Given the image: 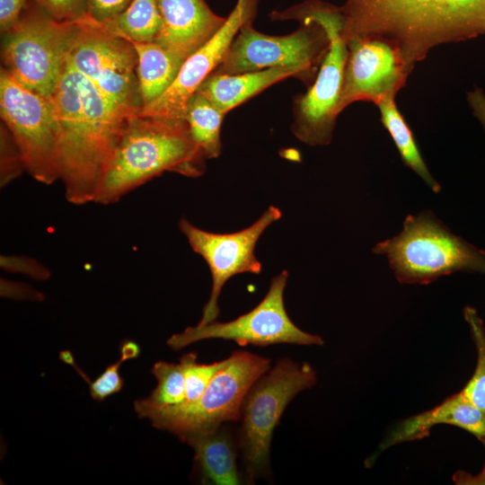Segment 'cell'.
<instances>
[{
	"mask_svg": "<svg viewBox=\"0 0 485 485\" xmlns=\"http://www.w3.org/2000/svg\"><path fill=\"white\" fill-rule=\"evenodd\" d=\"M57 133L59 180L66 199L75 205L95 195L129 116L106 100L66 62L49 99Z\"/></svg>",
	"mask_w": 485,
	"mask_h": 485,
	"instance_id": "1",
	"label": "cell"
},
{
	"mask_svg": "<svg viewBox=\"0 0 485 485\" xmlns=\"http://www.w3.org/2000/svg\"><path fill=\"white\" fill-rule=\"evenodd\" d=\"M338 10L346 41L386 39L410 73L434 47L485 34V0H347Z\"/></svg>",
	"mask_w": 485,
	"mask_h": 485,
	"instance_id": "2",
	"label": "cell"
},
{
	"mask_svg": "<svg viewBox=\"0 0 485 485\" xmlns=\"http://www.w3.org/2000/svg\"><path fill=\"white\" fill-rule=\"evenodd\" d=\"M206 160L184 119L135 113L126 122L94 202L114 203L165 172L198 177Z\"/></svg>",
	"mask_w": 485,
	"mask_h": 485,
	"instance_id": "3",
	"label": "cell"
},
{
	"mask_svg": "<svg viewBox=\"0 0 485 485\" xmlns=\"http://www.w3.org/2000/svg\"><path fill=\"white\" fill-rule=\"evenodd\" d=\"M402 284L428 285L456 272L485 275V251L454 234L432 211L408 215L401 231L376 243Z\"/></svg>",
	"mask_w": 485,
	"mask_h": 485,
	"instance_id": "4",
	"label": "cell"
},
{
	"mask_svg": "<svg viewBox=\"0 0 485 485\" xmlns=\"http://www.w3.org/2000/svg\"><path fill=\"white\" fill-rule=\"evenodd\" d=\"M271 360L248 352L234 351L214 375L202 395L193 402L155 408L141 400L135 402L139 418L183 442L228 421H238L243 399L251 386L270 368Z\"/></svg>",
	"mask_w": 485,
	"mask_h": 485,
	"instance_id": "5",
	"label": "cell"
},
{
	"mask_svg": "<svg viewBox=\"0 0 485 485\" xmlns=\"http://www.w3.org/2000/svg\"><path fill=\"white\" fill-rule=\"evenodd\" d=\"M316 373L306 362L278 360L251 386L240 412L236 433L245 482L270 473L272 435L287 404L316 383Z\"/></svg>",
	"mask_w": 485,
	"mask_h": 485,
	"instance_id": "6",
	"label": "cell"
},
{
	"mask_svg": "<svg viewBox=\"0 0 485 485\" xmlns=\"http://www.w3.org/2000/svg\"><path fill=\"white\" fill-rule=\"evenodd\" d=\"M275 18L313 20L327 31L329 48L312 85L295 101L291 128L294 135L304 144L329 145L340 114L339 101L348 57V45L340 32L341 20L338 7L312 1L278 13Z\"/></svg>",
	"mask_w": 485,
	"mask_h": 485,
	"instance_id": "7",
	"label": "cell"
},
{
	"mask_svg": "<svg viewBox=\"0 0 485 485\" xmlns=\"http://www.w3.org/2000/svg\"><path fill=\"white\" fill-rule=\"evenodd\" d=\"M76 22H58L30 0L19 21L3 33L4 68L27 89L50 99L66 64Z\"/></svg>",
	"mask_w": 485,
	"mask_h": 485,
	"instance_id": "8",
	"label": "cell"
},
{
	"mask_svg": "<svg viewBox=\"0 0 485 485\" xmlns=\"http://www.w3.org/2000/svg\"><path fill=\"white\" fill-rule=\"evenodd\" d=\"M66 62L113 105L129 112L142 108L137 55L128 40L87 17L76 22Z\"/></svg>",
	"mask_w": 485,
	"mask_h": 485,
	"instance_id": "9",
	"label": "cell"
},
{
	"mask_svg": "<svg viewBox=\"0 0 485 485\" xmlns=\"http://www.w3.org/2000/svg\"><path fill=\"white\" fill-rule=\"evenodd\" d=\"M0 109L29 174L44 184L59 180L57 123L50 100L22 86L1 68Z\"/></svg>",
	"mask_w": 485,
	"mask_h": 485,
	"instance_id": "10",
	"label": "cell"
},
{
	"mask_svg": "<svg viewBox=\"0 0 485 485\" xmlns=\"http://www.w3.org/2000/svg\"><path fill=\"white\" fill-rule=\"evenodd\" d=\"M300 22V28L284 36L261 33L252 27V22L243 24L214 73L233 75L298 66L314 80L330 39L317 22L310 19Z\"/></svg>",
	"mask_w": 485,
	"mask_h": 485,
	"instance_id": "11",
	"label": "cell"
},
{
	"mask_svg": "<svg viewBox=\"0 0 485 485\" xmlns=\"http://www.w3.org/2000/svg\"><path fill=\"white\" fill-rule=\"evenodd\" d=\"M287 278V270L274 277L264 298L250 312L227 322L213 321L201 327H188L169 338L168 346L181 349L196 341L208 339L233 340L240 346H322V337L304 331L289 318L284 304Z\"/></svg>",
	"mask_w": 485,
	"mask_h": 485,
	"instance_id": "12",
	"label": "cell"
},
{
	"mask_svg": "<svg viewBox=\"0 0 485 485\" xmlns=\"http://www.w3.org/2000/svg\"><path fill=\"white\" fill-rule=\"evenodd\" d=\"M281 216L278 207L270 206L252 225L229 234H216L200 229L185 218L180 221V230L186 236L193 251L205 260L212 276L210 297L203 308L198 327L217 318L220 313L218 297L226 281L237 274L260 273L261 263L254 253L255 246L263 232L279 220Z\"/></svg>",
	"mask_w": 485,
	"mask_h": 485,
	"instance_id": "13",
	"label": "cell"
},
{
	"mask_svg": "<svg viewBox=\"0 0 485 485\" xmlns=\"http://www.w3.org/2000/svg\"><path fill=\"white\" fill-rule=\"evenodd\" d=\"M347 45L340 113L356 101L377 105L384 99L395 98L410 74L399 48L388 40L375 36L354 37Z\"/></svg>",
	"mask_w": 485,
	"mask_h": 485,
	"instance_id": "14",
	"label": "cell"
},
{
	"mask_svg": "<svg viewBox=\"0 0 485 485\" xmlns=\"http://www.w3.org/2000/svg\"><path fill=\"white\" fill-rule=\"evenodd\" d=\"M256 5L257 0H237L222 28L183 61L171 86L137 114L184 119L190 99L217 68L242 26L252 22Z\"/></svg>",
	"mask_w": 485,
	"mask_h": 485,
	"instance_id": "15",
	"label": "cell"
},
{
	"mask_svg": "<svg viewBox=\"0 0 485 485\" xmlns=\"http://www.w3.org/2000/svg\"><path fill=\"white\" fill-rule=\"evenodd\" d=\"M162 30L154 40L183 61L225 24L205 0H157Z\"/></svg>",
	"mask_w": 485,
	"mask_h": 485,
	"instance_id": "16",
	"label": "cell"
},
{
	"mask_svg": "<svg viewBox=\"0 0 485 485\" xmlns=\"http://www.w3.org/2000/svg\"><path fill=\"white\" fill-rule=\"evenodd\" d=\"M439 424L465 429L485 445V411L461 391L436 407L403 419L380 444L377 454L401 443L422 439Z\"/></svg>",
	"mask_w": 485,
	"mask_h": 485,
	"instance_id": "17",
	"label": "cell"
},
{
	"mask_svg": "<svg viewBox=\"0 0 485 485\" xmlns=\"http://www.w3.org/2000/svg\"><path fill=\"white\" fill-rule=\"evenodd\" d=\"M194 449L193 474L201 484L239 485L245 481L239 470L236 436L224 424L187 438Z\"/></svg>",
	"mask_w": 485,
	"mask_h": 485,
	"instance_id": "18",
	"label": "cell"
},
{
	"mask_svg": "<svg viewBox=\"0 0 485 485\" xmlns=\"http://www.w3.org/2000/svg\"><path fill=\"white\" fill-rule=\"evenodd\" d=\"M290 76L313 81L309 75L298 66L273 67L233 75L213 72L198 91L221 112L226 114L269 86Z\"/></svg>",
	"mask_w": 485,
	"mask_h": 485,
	"instance_id": "19",
	"label": "cell"
},
{
	"mask_svg": "<svg viewBox=\"0 0 485 485\" xmlns=\"http://www.w3.org/2000/svg\"><path fill=\"white\" fill-rule=\"evenodd\" d=\"M128 41L137 55L139 93L143 106H146L171 86L183 60L155 42Z\"/></svg>",
	"mask_w": 485,
	"mask_h": 485,
	"instance_id": "20",
	"label": "cell"
},
{
	"mask_svg": "<svg viewBox=\"0 0 485 485\" xmlns=\"http://www.w3.org/2000/svg\"><path fill=\"white\" fill-rule=\"evenodd\" d=\"M376 106L380 111V120L390 134L402 163L419 175L433 192H440L441 185L428 168L410 126L398 110L395 98L384 99Z\"/></svg>",
	"mask_w": 485,
	"mask_h": 485,
	"instance_id": "21",
	"label": "cell"
},
{
	"mask_svg": "<svg viewBox=\"0 0 485 485\" xmlns=\"http://www.w3.org/2000/svg\"><path fill=\"white\" fill-rule=\"evenodd\" d=\"M225 114L197 91L190 99L184 119L193 142L207 159L219 156L222 150L221 126Z\"/></svg>",
	"mask_w": 485,
	"mask_h": 485,
	"instance_id": "22",
	"label": "cell"
},
{
	"mask_svg": "<svg viewBox=\"0 0 485 485\" xmlns=\"http://www.w3.org/2000/svg\"><path fill=\"white\" fill-rule=\"evenodd\" d=\"M101 25L128 40L154 42L163 21L157 0H132L124 11Z\"/></svg>",
	"mask_w": 485,
	"mask_h": 485,
	"instance_id": "23",
	"label": "cell"
},
{
	"mask_svg": "<svg viewBox=\"0 0 485 485\" xmlns=\"http://www.w3.org/2000/svg\"><path fill=\"white\" fill-rule=\"evenodd\" d=\"M152 373L157 379V385L148 398L141 400L145 404L163 408L184 401L185 376L181 364L158 361Z\"/></svg>",
	"mask_w": 485,
	"mask_h": 485,
	"instance_id": "24",
	"label": "cell"
},
{
	"mask_svg": "<svg viewBox=\"0 0 485 485\" xmlns=\"http://www.w3.org/2000/svg\"><path fill=\"white\" fill-rule=\"evenodd\" d=\"M463 316L475 343L478 358L474 373L462 392L471 402L485 411V327L473 307H464Z\"/></svg>",
	"mask_w": 485,
	"mask_h": 485,
	"instance_id": "25",
	"label": "cell"
},
{
	"mask_svg": "<svg viewBox=\"0 0 485 485\" xmlns=\"http://www.w3.org/2000/svg\"><path fill=\"white\" fill-rule=\"evenodd\" d=\"M197 354L189 353L183 355L180 359L185 376V400L183 402L189 403L197 401L226 360L225 358L211 364H201L197 361Z\"/></svg>",
	"mask_w": 485,
	"mask_h": 485,
	"instance_id": "26",
	"label": "cell"
},
{
	"mask_svg": "<svg viewBox=\"0 0 485 485\" xmlns=\"http://www.w3.org/2000/svg\"><path fill=\"white\" fill-rule=\"evenodd\" d=\"M120 351L121 357L114 364L110 365L94 381L89 383L91 396L95 401H101L120 391L123 385V379L119 375L120 365L125 360L137 357L140 348L133 341H126L121 346Z\"/></svg>",
	"mask_w": 485,
	"mask_h": 485,
	"instance_id": "27",
	"label": "cell"
},
{
	"mask_svg": "<svg viewBox=\"0 0 485 485\" xmlns=\"http://www.w3.org/2000/svg\"><path fill=\"white\" fill-rule=\"evenodd\" d=\"M58 22H77L88 17L87 0H32Z\"/></svg>",
	"mask_w": 485,
	"mask_h": 485,
	"instance_id": "28",
	"label": "cell"
},
{
	"mask_svg": "<svg viewBox=\"0 0 485 485\" xmlns=\"http://www.w3.org/2000/svg\"><path fill=\"white\" fill-rule=\"evenodd\" d=\"M9 134L2 132V159H1V184L4 185L19 174L21 168H24L18 148L13 144Z\"/></svg>",
	"mask_w": 485,
	"mask_h": 485,
	"instance_id": "29",
	"label": "cell"
},
{
	"mask_svg": "<svg viewBox=\"0 0 485 485\" xmlns=\"http://www.w3.org/2000/svg\"><path fill=\"white\" fill-rule=\"evenodd\" d=\"M132 0H87V15L98 23H105L124 11Z\"/></svg>",
	"mask_w": 485,
	"mask_h": 485,
	"instance_id": "30",
	"label": "cell"
},
{
	"mask_svg": "<svg viewBox=\"0 0 485 485\" xmlns=\"http://www.w3.org/2000/svg\"><path fill=\"white\" fill-rule=\"evenodd\" d=\"M30 0H0V29L2 34L20 19Z\"/></svg>",
	"mask_w": 485,
	"mask_h": 485,
	"instance_id": "31",
	"label": "cell"
},
{
	"mask_svg": "<svg viewBox=\"0 0 485 485\" xmlns=\"http://www.w3.org/2000/svg\"><path fill=\"white\" fill-rule=\"evenodd\" d=\"M467 101L472 110L473 115L480 120L485 130V93L477 86L467 93Z\"/></svg>",
	"mask_w": 485,
	"mask_h": 485,
	"instance_id": "32",
	"label": "cell"
},
{
	"mask_svg": "<svg viewBox=\"0 0 485 485\" xmlns=\"http://www.w3.org/2000/svg\"><path fill=\"white\" fill-rule=\"evenodd\" d=\"M453 481L459 485H485V464L481 472L476 475L458 471L453 475Z\"/></svg>",
	"mask_w": 485,
	"mask_h": 485,
	"instance_id": "33",
	"label": "cell"
}]
</instances>
